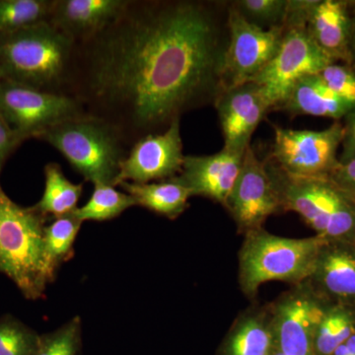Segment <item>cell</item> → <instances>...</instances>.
Returning a JSON list of instances; mask_svg holds the SVG:
<instances>
[{
  "label": "cell",
  "instance_id": "cell-32",
  "mask_svg": "<svg viewBox=\"0 0 355 355\" xmlns=\"http://www.w3.org/2000/svg\"><path fill=\"white\" fill-rule=\"evenodd\" d=\"M330 179L355 200V158L336 168Z\"/></svg>",
  "mask_w": 355,
  "mask_h": 355
},
{
  "label": "cell",
  "instance_id": "cell-7",
  "mask_svg": "<svg viewBox=\"0 0 355 355\" xmlns=\"http://www.w3.org/2000/svg\"><path fill=\"white\" fill-rule=\"evenodd\" d=\"M0 114L22 142L38 139L49 128L85 112L69 95L46 92L0 77Z\"/></svg>",
  "mask_w": 355,
  "mask_h": 355
},
{
  "label": "cell",
  "instance_id": "cell-29",
  "mask_svg": "<svg viewBox=\"0 0 355 355\" xmlns=\"http://www.w3.org/2000/svg\"><path fill=\"white\" fill-rule=\"evenodd\" d=\"M81 320L76 316L53 333L39 336L35 355H76L80 340Z\"/></svg>",
  "mask_w": 355,
  "mask_h": 355
},
{
  "label": "cell",
  "instance_id": "cell-35",
  "mask_svg": "<svg viewBox=\"0 0 355 355\" xmlns=\"http://www.w3.org/2000/svg\"><path fill=\"white\" fill-rule=\"evenodd\" d=\"M331 355H355V333L352 334L349 340L340 345Z\"/></svg>",
  "mask_w": 355,
  "mask_h": 355
},
{
  "label": "cell",
  "instance_id": "cell-5",
  "mask_svg": "<svg viewBox=\"0 0 355 355\" xmlns=\"http://www.w3.org/2000/svg\"><path fill=\"white\" fill-rule=\"evenodd\" d=\"M282 209L296 212L326 241L355 243V200L330 178L292 176L266 161Z\"/></svg>",
  "mask_w": 355,
  "mask_h": 355
},
{
  "label": "cell",
  "instance_id": "cell-13",
  "mask_svg": "<svg viewBox=\"0 0 355 355\" xmlns=\"http://www.w3.org/2000/svg\"><path fill=\"white\" fill-rule=\"evenodd\" d=\"M180 120L164 132L137 140L121 163L114 186L121 182L146 184L176 177L183 168L184 155Z\"/></svg>",
  "mask_w": 355,
  "mask_h": 355
},
{
  "label": "cell",
  "instance_id": "cell-16",
  "mask_svg": "<svg viewBox=\"0 0 355 355\" xmlns=\"http://www.w3.org/2000/svg\"><path fill=\"white\" fill-rule=\"evenodd\" d=\"M245 153L222 148L211 155L184 156L178 176L193 196L225 205L241 171Z\"/></svg>",
  "mask_w": 355,
  "mask_h": 355
},
{
  "label": "cell",
  "instance_id": "cell-27",
  "mask_svg": "<svg viewBox=\"0 0 355 355\" xmlns=\"http://www.w3.org/2000/svg\"><path fill=\"white\" fill-rule=\"evenodd\" d=\"M245 19L261 29L284 27L288 0H238L231 2Z\"/></svg>",
  "mask_w": 355,
  "mask_h": 355
},
{
  "label": "cell",
  "instance_id": "cell-24",
  "mask_svg": "<svg viewBox=\"0 0 355 355\" xmlns=\"http://www.w3.org/2000/svg\"><path fill=\"white\" fill-rule=\"evenodd\" d=\"M135 205L132 196L116 190L112 184L98 183L88 202L77 207L74 214L83 222L110 220Z\"/></svg>",
  "mask_w": 355,
  "mask_h": 355
},
{
  "label": "cell",
  "instance_id": "cell-2",
  "mask_svg": "<svg viewBox=\"0 0 355 355\" xmlns=\"http://www.w3.org/2000/svg\"><path fill=\"white\" fill-rule=\"evenodd\" d=\"M74 44L50 22L0 33V77L64 94Z\"/></svg>",
  "mask_w": 355,
  "mask_h": 355
},
{
  "label": "cell",
  "instance_id": "cell-34",
  "mask_svg": "<svg viewBox=\"0 0 355 355\" xmlns=\"http://www.w3.org/2000/svg\"><path fill=\"white\" fill-rule=\"evenodd\" d=\"M349 6L350 17L349 64L355 69V0H349Z\"/></svg>",
  "mask_w": 355,
  "mask_h": 355
},
{
  "label": "cell",
  "instance_id": "cell-28",
  "mask_svg": "<svg viewBox=\"0 0 355 355\" xmlns=\"http://www.w3.org/2000/svg\"><path fill=\"white\" fill-rule=\"evenodd\" d=\"M39 336L18 320L0 319V355H35Z\"/></svg>",
  "mask_w": 355,
  "mask_h": 355
},
{
  "label": "cell",
  "instance_id": "cell-6",
  "mask_svg": "<svg viewBox=\"0 0 355 355\" xmlns=\"http://www.w3.org/2000/svg\"><path fill=\"white\" fill-rule=\"evenodd\" d=\"M38 139L60 151L86 181L114 187L130 149L116 128L86 114L53 125Z\"/></svg>",
  "mask_w": 355,
  "mask_h": 355
},
{
  "label": "cell",
  "instance_id": "cell-15",
  "mask_svg": "<svg viewBox=\"0 0 355 355\" xmlns=\"http://www.w3.org/2000/svg\"><path fill=\"white\" fill-rule=\"evenodd\" d=\"M308 282L330 304L355 308V243L324 241Z\"/></svg>",
  "mask_w": 355,
  "mask_h": 355
},
{
  "label": "cell",
  "instance_id": "cell-20",
  "mask_svg": "<svg viewBox=\"0 0 355 355\" xmlns=\"http://www.w3.org/2000/svg\"><path fill=\"white\" fill-rule=\"evenodd\" d=\"M118 186L135 198L137 205L170 219L181 216L189 207V198L193 197L179 176L146 184L121 182Z\"/></svg>",
  "mask_w": 355,
  "mask_h": 355
},
{
  "label": "cell",
  "instance_id": "cell-14",
  "mask_svg": "<svg viewBox=\"0 0 355 355\" xmlns=\"http://www.w3.org/2000/svg\"><path fill=\"white\" fill-rule=\"evenodd\" d=\"M214 106L218 114L224 148L245 153L251 146L252 135L272 104L265 91L254 83L223 89L217 94Z\"/></svg>",
  "mask_w": 355,
  "mask_h": 355
},
{
  "label": "cell",
  "instance_id": "cell-21",
  "mask_svg": "<svg viewBox=\"0 0 355 355\" xmlns=\"http://www.w3.org/2000/svg\"><path fill=\"white\" fill-rule=\"evenodd\" d=\"M275 338L270 309L243 315L231 331L224 355H272Z\"/></svg>",
  "mask_w": 355,
  "mask_h": 355
},
{
  "label": "cell",
  "instance_id": "cell-30",
  "mask_svg": "<svg viewBox=\"0 0 355 355\" xmlns=\"http://www.w3.org/2000/svg\"><path fill=\"white\" fill-rule=\"evenodd\" d=\"M319 76L336 95L355 104V69L352 65L333 62Z\"/></svg>",
  "mask_w": 355,
  "mask_h": 355
},
{
  "label": "cell",
  "instance_id": "cell-12",
  "mask_svg": "<svg viewBox=\"0 0 355 355\" xmlns=\"http://www.w3.org/2000/svg\"><path fill=\"white\" fill-rule=\"evenodd\" d=\"M224 207L244 235L263 228L268 217L284 210L266 161L259 159L252 146L245 151L241 171Z\"/></svg>",
  "mask_w": 355,
  "mask_h": 355
},
{
  "label": "cell",
  "instance_id": "cell-3",
  "mask_svg": "<svg viewBox=\"0 0 355 355\" xmlns=\"http://www.w3.org/2000/svg\"><path fill=\"white\" fill-rule=\"evenodd\" d=\"M46 217L16 205L0 188V272L31 300L43 297L58 270L44 242Z\"/></svg>",
  "mask_w": 355,
  "mask_h": 355
},
{
  "label": "cell",
  "instance_id": "cell-25",
  "mask_svg": "<svg viewBox=\"0 0 355 355\" xmlns=\"http://www.w3.org/2000/svg\"><path fill=\"white\" fill-rule=\"evenodd\" d=\"M53 0H0V33L49 22Z\"/></svg>",
  "mask_w": 355,
  "mask_h": 355
},
{
  "label": "cell",
  "instance_id": "cell-8",
  "mask_svg": "<svg viewBox=\"0 0 355 355\" xmlns=\"http://www.w3.org/2000/svg\"><path fill=\"white\" fill-rule=\"evenodd\" d=\"M342 121L321 130L275 127L268 161L292 176L329 178L340 165Z\"/></svg>",
  "mask_w": 355,
  "mask_h": 355
},
{
  "label": "cell",
  "instance_id": "cell-17",
  "mask_svg": "<svg viewBox=\"0 0 355 355\" xmlns=\"http://www.w3.org/2000/svg\"><path fill=\"white\" fill-rule=\"evenodd\" d=\"M306 31L334 62L350 64L349 0H308Z\"/></svg>",
  "mask_w": 355,
  "mask_h": 355
},
{
  "label": "cell",
  "instance_id": "cell-22",
  "mask_svg": "<svg viewBox=\"0 0 355 355\" xmlns=\"http://www.w3.org/2000/svg\"><path fill=\"white\" fill-rule=\"evenodd\" d=\"M44 178L43 197L35 209L44 216L55 218L76 211L83 195V184L71 183L57 163H50L44 167Z\"/></svg>",
  "mask_w": 355,
  "mask_h": 355
},
{
  "label": "cell",
  "instance_id": "cell-4",
  "mask_svg": "<svg viewBox=\"0 0 355 355\" xmlns=\"http://www.w3.org/2000/svg\"><path fill=\"white\" fill-rule=\"evenodd\" d=\"M326 240L319 236L280 237L263 228L245 234L239 252V282L243 292L254 298L268 282L297 286L309 279L320 249Z\"/></svg>",
  "mask_w": 355,
  "mask_h": 355
},
{
  "label": "cell",
  "instance_id": "cell-9",
  "mask_svg": "<svg viewBox=\"0 0 355 355\" xmlns=\"http://www.w3.org/2000/svg\"><path fill=\"white\" fill-rule=\"evenodd\" d=\"M227 6L228 40L220 91L253 81L272 62L286 32V26L261 29L245 19L232 4Z\"/></svg>",
  "mask_w": 355,
  "mask_h": 355
},
{
  "label": "cell",
  "instance_id": "cell-31",
  "mask_svg": "<svg viewBox=\"0 0 355 355\" xmlns=\"http://www.w3.org/2000/svg\"><path fill=\"white\" fill-rule=\"evenodd\" d=\"M343 127L342 151L338 155L340 164H345L355 158V110L343 118Z\"/></svg>",
  "mask_w": 355,
  "mask_h": 355
},
{
  "label": "cell",
  "instance_id": "cell-23",
  "mask_svg": "<svg viewBox=\"0 0 355 355\" xmlns=\"http://www.w3.org/2000/svg\"><path fill=\"white\" fill-rule=\"evenodd\" d=\"M355 333V308L331 305L318 327L314 355H331Z\"/></svg>",
  "mask_w": 355,
  "mask_h": 355
},
{
  "label": "cell",
  "instance_id": "cell-18",
  "mask_svg": "<svg viewBox=\"0 0 355 355\" xmlns=\"http://www.w3.org/2000/svg\"><path fill=\"white\" fill-rule=\"evenodd\" d=\"M128 3V0H53L49 22L80 42L114 22Z\"/></svg>",
  "mask_w": 355,
  "mask_h": 355
},
{
  "label": "cell",
  "instance_id": "cell-33",
  "mask_svg": "<svg viewBox=\"0 0 355 355\" xmlns=\"http://www.w3.org/2000/svg\"><path fill=\"white\" fill-rule=\"evenodd\" d=\"M20 144L21 141L17 135L8 127L6 121L0 114V170L7 156Z\"/></svg>",
  "mask_w": 355,
  "mask_h": 355
},
{
  "label": "cell",
  "instance_id": "cell-10",
  "mask_svg": "<svg viewBox=\"0 0 355 355\" xmlns=\"http://www.w3.org/2000/svg\"><path fill=\"white\" fill-rule=\"evenodd\" d=\"M333 62L315 44L303 23L288 24L272 62L251 83L263 89L275 111L294 84L303 77L319 74Z\"/></svg>",
  "mask_w": 355,
  "mask_h": 355
},
{
  "label": "cell",
  "instance_id": "cell-1",
  "mask_svg": "<svg viewBox=\"0 0 355 355\" xmlns=\"http://www.w3.org/2000/svg\"><path fill=\"white\" fill-rule=\"evenodd\" d=\"M217 4L128 0L114 22L76 42L64 95L106 121L130 148L221 89L227 24Z\"/></svg>",
  "mask_w": 355,
  "mask_h": 355
},
{
  "label": "cell",
  "instance_id": "cell-36",
  "mask_svg": "<svg viewBox=\"0 0 355 355\" xmlns=\"http://www.w3.org/2000/svg\"><path fill=\"white\" fill-rule=\"evenodd\" d=\"M272 355H286V354H282V352H279V350L275 349H273Z\"/></svg>",
  "mask_w": 355,
  "mask_h": 355
},
{
  "label": "cell",
  "instance_id": "cell-26",
  "mask_svg": "<svg viewBox=\"0 0 355 355\" xmlns=\"http://www.w3.org/2000/svg\"><path fill=\"white\" fill-rule=\"evenodd\" d=\"M83 222L74 212L58 217L44 227V242L51 260L55 266L69 260L73 252V244Z\"/></svg>",
  "mask_w": 355,
  "mask_h": 355
},
{
  "label": "cell",
  "instance_id": "cell-19",
  "mask_svg": "<svg viewBox=\"0 0 355 355\" xmlns=\"http://www.w3.org/2000/svg\"><path fill=\"white\" fill-rule=\"evenodd\" d=\"M354 110V103L336 95L319 74H313L303 77L294 84L275 111L286 112L293 116L305 114L340 121Z\"/></svg>",
  "mask_w": 355,
  "mask_h": 355
},
{
  "label": "cell",
  "instance_id": "cell-11",
  "mask_svg": "<svg viewBox=\"0 0 355 355\" xmlns=\"http://www.w3.org/2000/svg\"><path fill=\"white\" fill-rule=\"evenodd\" d=\"M308 280L270 306L275 347L286 355H314L318 327L330 307Z\"/></svg>",
  "mask_w": 355,
  "mask_h": 355
}]
</instances>
